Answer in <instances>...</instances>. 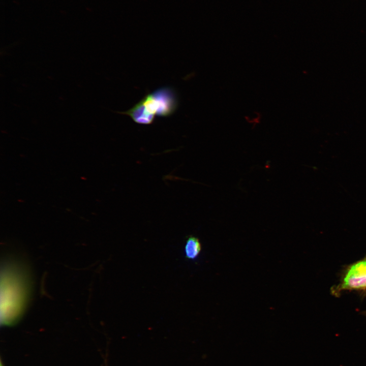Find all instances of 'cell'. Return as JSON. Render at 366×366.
<instances>
[{
	"instance_id": "cell-1",
	"label": "cell",
	"mask_w": 366,
	"mask_h": 366,
	"mask_svg": "<svg viewBox=\"0 0 366 366\" xmlns=\"http://www.w3.org/2000/svg\"><path fill=\"white\" fill-rule=\"evenodd\" d=\"M1 322L10 326L19 320L29 296V277L24 266L16 261L7 262L1 269Z\"/></svg>"
},
{
	"instance_id": "cell-2",
	"label": "cell",
	"mask_w": 366,
	"mask_h": 366,
	"mask_svg": "<svg viewBox=\"0 0 366 366\" xmlns=\"http://www.w3.org/2000/svg\"><path fill=\"white\" fill-rule=\"evenodd\" d=\"M178 106L176 93L170 87H162L146 95L132 108L119 113L130 116L136 123L149 125L155 117H168Z\"/></svg>"
},
{
	"instance_id": "cell-3",
	"label": "cell",
	"mask_w": 366,
	"mask_h": 366,
	"mask_svg": "<svg viewBox=\"0 0 366 366\" xmlns=\"http://www.w3.org/2000/svg\"><path fill=\"white\" fill-rule=\"evenodd\" d=\"M341 288H366V260L359 261L351 266L344 279Z\"/></svg>"
},
{
	"instance_id": "cell-4",
	"label": "cell",
	"mask_w": 366,
	"mask_h": 366,
	"mask_svg": "<svg viewBox=\"0 0 366 366\" xmlns=\"http://www.w3.org/2000/svg\"><path fill=\"white\" fill-rule=\"evenodd\" d=\"M201 246L199 240L193 236H189L186 240L185 252L186 257L188 259H194L199 254Z\"/></svg>"
}]
</instances>
